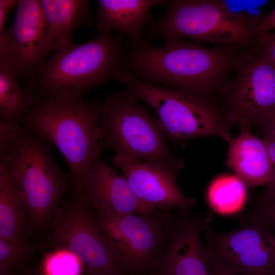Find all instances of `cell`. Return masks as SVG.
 I'll return each mask as SVG.
<instances>
[{
  "label": "cell",
  "mask_w": 275,
  "mask_h": 275,
  "mask_svg": "<svg viewBox=\"0 0 275 275\" xmlns=\"http://www.w3.org/2000/svg\"><path fill=\"white\" fill-rule=\"evenodd\" d=\"M214 275H230L217 267Z\"/></svg>",
  "instance_id": "1f68e13d"
},
{
  "label": "cell",
  "mask_w": 275,
  "mask_h": 275,
  "mask_svg": "<svg viewBox=\"0 0 275 275\" xmlns=\"http://www.w3.org/2000/svg\"><path fill=\"white\" fill-rule=\"evenodd\" d=\"M264 186L265 191H275V169L272 170L269 178Z\"/></svg>",
  "instance_id": "4dcf8cb0"
},
{
  "label": "cell",
  "mask_w": 275,
  "mask_h": 275,
  "mask_svg": "<svg viewBox=\"0 0 275 275\" xmlns=\"http://www.w3.org/2000/svg\"><path fill=\"white\" fill-rule=\"evenodd\" d=\"M95 219L124 275L151 273L173 224L164 213L116 215L97 213Z\"/></svg>",
  "instance_id": "ba28073f"
},
{
  "label": "cell",
  "mask_w": 275,
  "mask_h": 275,
  "mask_svg": "<svg viewBox=\"0 0 275 275\" xmlns=\"http://www.w3.org/2000/svg\"><path fill=\"white\" fill-rule=\"evenodd\" d=\"M51 146L47 139L23 123L15 139L0 150V164L24 194L29 217L38 227L55 214L73 185L70 175L63 172L54 160Z\"/></svg>",
  "instance_id": "277c9868"
},
{
  "label": "cell",
  "mask_w": 275,
  "mask_h": 275,
  "mask_svg": "<svg viewBox=\"0 0 275 275\" xmlns=\"http://www.w3.org/2000/svg\"><path fill=\"white\" fill-rule=\"evenodd\" d=\"M260 48L264 50L275 64V31L257 33Z\"/></svg>",
  "instance_id": "4316f807"
},
{
  "label": "cell",
  "mask_w": 275,
  "mask_h": 275,
  "mask_svg": "<svg viewBox=\"0 0 275 275\" xmlns=\"http://www.w3.org/2000/svg\"><path fill=\"white\" fill-rule=\"evenodd\" d=\"M256 30L257 33L275 31V7L270 13L261 18Z\"/></svg>",
  "instance_id": "83f0119b"
},
{
  "label": "cell",
  "mask_w": 275,
  "mask_h": 275,
  "mask_svg": "<svg viewBox=\"0 0 275 275\" xmlns=\"http://www.w3.org/2000/svg\"><path fill=\"white\" fill-rule=\"evenodd\" d=\"M112 161L147 205L161 211L189 209L195 204V200L185 196L178 186L177 173L120 154H115Z\"/></svg>",
  "instance_id": "9a60e30c"
},
{
  "label": "cell",
  "mask_w": 275,
  "mask_h": 275,
  "mask_svg": "<svg viewBox=\"0 0 275 275\" xmlns=\"http://www.w3.org/2000/svg\"><path fill=\"white\" fill-rule=\"evenodd\" d=\"M18 1L0 0V36L5 32V23L10 10L16 6Z\"/></svg>",
  "instance_id": "f1b7e54d"
},
{
  "label": "cell",
  "mask_w": 275,
  "mask_h": 275,
  "mask_svg": "<svg viewBox=\"0 0 275 275\" xmlns=\"http://www.w3.org/2000/svg\"><path fill=\"white\" fill-rule=\"evenodd\" d=\"M29 275H37V274H29Z\"/></svg>",
  "instance_id": "836d02e7"
},
{
  "label": "cell",
  "mask_w": 275,
  "mask_h": 275,
  "mask_svg": "<svg viewBox=\"0 0 275 275\" xmlns=\"http://www.w3.org/2000/svg\"><path fill=\"white\" fill-rule=\"evenodd\" d=\"M241 227L219 232L209 227L205 245L216 266L230 275H262L275 268V232L244 217Z\"/></svg>",
  "instance_id": "30bf717a"
},
{
  "label": "cell",
  "mask_w": 275,
  "mask_h": 275,
  "mask_svg": "<svg viewBox=\"0 0 275 275\" xmlns=\"http://www.w3.org/2000/svg\"><path fill=\"white\" fill-rule=\"evenodd\" d=\"M166 137L158 120L127 90L104 98L99 136L102 152L112 150L177 173L183 164Z\"/></svg>",
  "instance_id": "5b68a950"
},
{
  "label": "cell",
  "mask_w": 275,
  "mask_h": 275,
  "mask_svg": "<svg viewBox=\"0 0 275 275\" xmlns=\"http://www.w3.org/2000/svg\"><path fill=\"white\" fill-rule=\"evenodd\" d=\"M39 2L50 34L55 42V49L73 43L72 35L76 30L92 27L93 20L89 7L90 1Z\"/></svg>",
  "instance_id": "ac0fdd59"
},
{
  "label": "cell",
  "mask_w": 275,
  "mask_h": 275,
  "mask_svg": "<svg viewBox=\"0 0 275 275\" xmlns=\"http://www.w3.org/2000/svg\"><path fill=\"white\" fill-rule=\"evenodd\" d=\"M228 100L231 122L262 127L275 114V64L261 48L239 66Z\"/></svg>",
  "instance_id": "7c38bea8"
},
{
  "label": "cell",
  "mask_w": 275,
  "mask_h": 275,
  "mask_svg": "<svg viewBox=\"0 0 275 275\" xmlns=\"http://www.w3.org/2000/svg\"><path fill=\"white\" fill-rule=\"evenodd\" d=\"M36 100L33 93L18 82L15 73L0 63V117L2 120H20Z\"/></svg>",
  "instance_id": "ffe728a7"
},
{
  "label": "cell",
  "mask_w": 275,
  "mask_h": 275,
  "mask_svg": "<svg viewBox=\"0 0 275 275\" xmlns=\"http://www.w3.org/2000/svg\"><path fill=\"white\" fill-rule=\"evenodd\" d=\"M55 48L39 1H18L12 25L0 36V63L26 79Z\"/></svg>",
  "instance_id": "8fae6325"
},
{
  "label": "cell",
  "mask_w": 275,
  "mask_h": 275,
  "mask_svg": "<svg viewBox=\"0 0 275 275\" xmlns=\"http://www.w3.org/2000/svg\"><path fill=\"white\" fill-rule=\"evenodd\" d=\"M85 275H89V274H85Z\"/></svg>",
  "instance_id": "e575fe53"
},
{
  "label": "cell",
  "mask_w": 275,
  "mask_h": 275,
  "mask_svg": "<svg viewBox=\"0 0 275 275\" xmlns=\"http://www.w3.org/2000/svg\"><path fill=\"white\" fill-rule=\"evenodd\" d=\"M144 43L186 37L216 45L244 43L256 35L254 26L231 13L221 1L174 0L168 2L164 14L151 22Z\"/></svg>",
  "instance_id": "52a82bcc"
},
{
  "label": "cell",
  "mask_w": 275,
  "mask_h": 275,
  "mask_svg": "<svg viewBox=\"0 0 275 275\" xmlns=\"http://www.w3.org/2000/svg\"><path fill=\"white\" fill-rule=\"evenodd\" d=\"M225 8L235 16L256 26L261 19L256 15L258 1H221Z\"/></svg>",
  "instance_id": "d4e9b609"
},
{
  "label": "cell",
  "mask_w": 275,
  "mask_h": 275,
  "mask_svg": "<svg viewBox=\"0 0 275 275\" xmlns=\"http://www.w3.org/2000/svg\"><path fill=\"white\" fill-rule=\"evenodd\" d=\"M115 77L155 111L171 139L181 141L214 136L228 142L232 139L227 125L207 98L147 82L126 69L119 71Z\"/></svg>",
  "instance_id": "8992f818"
},
{
  "label": "cell",
  "mask_w": 275,
  "mask_h": 275,
  "mask_svg": "<svg viewBox=\"0 0 275 275\" xmlns=\"http://www.w3.org/2000/svg\"><path fill=\"white\" fill-rule=\"evenodd\" d=\"M265 135L275 139V114L262 127Z\"/></svg>",
  "instance_id": "f546056e"
},
{
  "label": "cell",
  "mask_w": 275,
  "mask_h": 275,
  "mask_svg": "<svg viewBox=\"0 0 275 275\" xmlns=\"http://www.w3.org/2000/svg\"><path fill=\"white\" fill-rule=\"evenodd\" d=\"M244 217L260 222L275 232V191H264Z\"/></svg>",
  "instance_id": "cb8c5ba5"
},
{
  "label": "cell",
  "mask_w": 275,
  "mask_h": 275,
  "mask_svg": "<svg viewBox=\"0 0 275 275\" xmlns=\"http://www.w3.org/2000/svg\"><path fill=\"white\" fill-rule=\"evenodd\" d=\"M176 211L166 246L151 275H214L217 267L201 237V232L210 227L211 215Z\"/></svg>",
  "instance_id": "4fadbf2b"
},
{
  "label": "cell",
  "mask_w": 275,
  "mask_h": 275,
  "mask_svg": "<svg viewBox=\"0 0 275 275\" xmlns=\"http://www.w3.org/2000/svg\"><path fill=\"white\" fill-rule=\"evenodd\" d=\"M27 217L24 194L0 164V238L23 241Z\"/></svg>",
  "instance_id": "d6986e66"
},
{
  "label": "cell",
  "mask_w": 275,
  "mask_h": 275,
  "mask_svg": "<svg viewBox=\"0 0 275 275\" xmlns=\"http://www.w3.org/2000/svg\"><path fill=\"white\" fill-rule=\"evenodd\" d=\"M163 0H98L97 27L100 33L116 30L126 35L130 48L143 44L145 24L151 21V9L162 5Z\"/></svg>",
  "instance_id": "2e32d148"
},
{
  "label": "cell",
  "mask_w": 275,
  "mask_h": 275,
  "mask_svg": "<svg viewBox=\"0 0 275 275\" xmlns=\"http://www.w3.org/2000/svg\"><path fill=\"white\" fill-rule=\"evenodd\" d=\"M233 62L222 48H208L182 38L164 40L160 47L143 43L130 48L125 68L147 82L207 96L220 85Z\"/></svg>",
  "instance_id": "6da1fadb"
},
{
  "label": "cell",
  "mask_w": 275,
  "mask_h": 275,
  "mask_svg": "<svg viewBox=\"0 0 275 275\" xmlns=\"http://www.w3.org/2000/svg\"><path fill=\"white\" fill-rule=\"evenodd\" d=\"M262 275H275V268L272 269L269 272Z\"/></svg>",
  "instance_id": "d6a6232c"
},
{
  "label": "cell",
  "mask_w": 275,
  "mask_h": 275,
  "mask_svg": "<svg viewBox=\"0 0 275 275\" xmlns=\"http://www.w3.org/2000/svg\"><path fill=\"white\" fill-rule=\"evenodd\" d=\"M102 102L82 95L36 97L23 123L47 139L64 157L73 182L103 152L99 143Z\"/></svg>",
  "instance_id": "7a4b0ae2"
},
{
  "label": "cell",
  "mask_w": 275,
  "mask_h": 275,
  "mask_svg": "<svg viewBox=\"0 0 275 275\" xmlns=\"http://www.w3.org/2000/svg\"><path fill=\"white\" fill-rule=\"evenodd\" d=\"M240 125V133L228 142L227 165L246 185H265L272 171L265 144L247 123Z\"/></svg>",
  "instance_id": "e0dca14e"
},
{
  "label": "cell",
  "mask_w": 275,
  "mask_h": 275,
  "mask_svg": "<svg viewBox=\"0 0 275 275\" xmlns=\"http://www.w3.org/2000/svg\"><path fill=\"white\" fill-rule=\"evenodd\" d=\"M73 186L96 213L116 215L163 213L143 203L126 178L100 157L73 182Z\"/></svg>",
  "instance_id": "5bb4252c"
},
{
  "label": "cell",
  "mask_w": 275,
  "mask_h": 275,
  "mask_svg": "<svg viewBox=\"0 0 275 275\" xmlns=\"http://www.w3.org/2000/svg\"><path fill=\"white\" fill-rule=\"evenodd\" d=\"M123 37L112 32L78 44L56 48L26 79L36 97L76 94L103 85L125 68L127 52Z\"/></svg>",
  "instance_id": "3957f363"
},
{
  "label": "cell",
  "mask_w": 275,
  "mask_h": 275,
  "mask_svg": "<svg viewBox=\"0 0 275 275\" xmlns=\"http://www.w3.org/2000/svg\"><path fill=\"white\" fill-rule=\"evenodd\" d=\"M23 123L20 120H0V150L10 144L20 132Z\"/></svg>",
  "instance_id": "484cf974"
},
{
  "label": "cell",
  "mask_w": 275,
  "mask_h": 275,
  "mask_svg": "<svg viewBox=\"0 0 275 275\" xmlns=\"http://www.w3.org/2000/svg\"><path fill=\"white\" fill-rule=\"evenodd\" d=\"M80 192L59 207L54 217L52 240L57 250L69 252L80 262L85 274L124 275L109 250Z\"/></svg>",
  "instance_id": "9c48e42d"
},
{
  "label": "cell",
  "mask_w": 275,
  "mask_h": 275,
  "mask_svg": "<svg viewBox=\"0 0 275 275\" xmlns=\"http://www.w3.org/2000/svg\"><path fill=\"white\" fill-rule=\"evenodd\" d=\"M44 270L46 275H80L83 267L73 255L58 250L46 257Z\"/></svg>",
  "instance_id": "7402d4cb"
},
{
  "label": "cell",
  "mask_w": 275,
  "mask_h": 275,
  "mask_svg": "<svg viewBox=\"0 0 275 275\" xmlns=\"http://www.w3.org/2000/svg\"><path fill=\"white\" fill-rule=\"evenodd\" d=\"M27 255L23 241L0 238V272L20 269Z\"/></svg>",
  "instance_id": "603a6c76"
},
{
  "label": "cell",
  "mask_w": 275,
  "mask_h": 275,
  "mask_svg": "<svg viewBox=\"0 0 275 275\" xmlns=\"http://www.w3.org/2000/svg\"><path fill=\"white\" fill-rule=\"evenodd\" d=\"M245 184L236 176L224 175L215 179L207 191L208 201L216 212L229 214L239 211L246 197Z\"/></svg>",
  "instance_id": "44dd1931"
}]
</instances>
